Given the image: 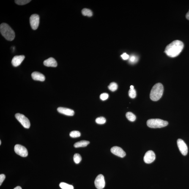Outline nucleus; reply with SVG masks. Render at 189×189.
I'll use <instances>...</instances> for the list:
<instances>
[{"label": "nucleus", "mask_w": 189, "mask_h": 189, "mask_svg": "<svg viewBox=\"0 0 189 189\" xmlns=\"http://www.w3.org/2000/svg\"><path fill=\"white\" fill-rule=\"evenodd\" d=\"M184 47V44L182 41L174 40L167 46L165 48V52L170 57H176L179 56Z\"/></svg>", "instance_id": "obj_1"}, {"label": "nucleus", "mask_w": 189, "mask_h": 189, "mask_svg": "<svg viewBox=\"0 0 189 189\" xmlns=\"http://www.w3.org/2000/svg\"><path fill=\"white\" fill-rule=\"evenodd\" d=\"M69 135L71 137L77 138L81 136V133L78 131H73L70 132Z\"/></svg>", "instance_id": "obj_23"}, {"label": "nucleus", "mask_w": 189, "mask_h": 189, "mask_svg": "<svg viewBox=\"0 0 189 189\" xmlns=\"http://www.w3.org/2000/svg\"><path fill=\"white\" fill-rule=\"evenodd\" d=\"M126 116L127 119L129 120V121H131V122H134L136 119V116L133 113L131 112H127L126 113Z\"/></svg>", "instance_id": "obj_17"}, {"label": "nucleus", "mask_w": 189, "mask_h": 189, "mask_svg": "<svg viewBox=\"0 0 189 189\" xmlns=\"http://www.w3.org/2000/svg\"><path fill=\"white\" fill-rule=\"evenodd\" d=\"M0 31L2 35L6 40L12 41L15 37V32L6 23H1L0 25Z\"/></svg>", "instance_id": "obj_2"}, {"label": "nucleus", "mask_w": 189, "mask_h": 189, "mask_svg": "<svg viewBox=\"0 0 189 189\" xmlns=\"http://www.w3.org/2000/svg\"><path fill=\"white\" fill-rule=\"evenodd\" d=\"M14 189H22V188L21 187L18 186H17L15 187V188H14Z\"/></svg>", "instance_id": "obj_31"}, {"label": "nucleus", "mask_w": 189, "mask_h": 189, "mask_svg": "<svg viewBox=\"0 0 189 189\" xmlns=\"http://www.w3.org/2000/svg\"><path fill=\"white\" fill-rule=\"evenodd\" d=\"M121 56L124 60L129 59V57H130L129 56V55L125 53L121 55Z\"/></svg>", "instance_id": "obj_29"}, {"label": "nucleus", "mask_w": 189, "mask_h": 189, "mask_svg": "<svg viewBox=\"0 0 189 189\" xmlns=\"http://www.w3.org/2000/svg\"><path fill=\"white\" fill-rule=\"evenodd\" d=\"M44 65L47 67H56L57 66L58 64L54 58H50L48 59L45 60L44 62Z\"/></svg>", "instance_id": "obj_14"}, {"label": "nucleus", "mask_w": 189, "mask_h": 189, "mask_svg": "<svg viewBox=\"0 0 189 189\" xmlns=\"http://www.w3.org/2000/svg\"><path fill=\"white\" fill-rule=\"evenodd\" d=\"M155 159V155L153 151L151 150L146 152L144 156V160L146 164H150L154 162Z\"/></svg>", "instance_id": "obj_10"}, {"label": "nucleus", "mask_w": 189, "mask_h": 189, "mask_svg": "<svg viewBox=\"0 0 189 189\" xmlns=\"http://www.w3.org/2000/svg\"><path fill=\"white\" fill-rule=\"evenodd\" d=\"M147 124L148 127L151 128H160L166 127L168 122L160 119H151L148 120Z\"/></svg>", "instance_id": "obj_4"}, {"label": "nucleus", "mask_w": 189, "mask_h": 189, "mask_svg": "<svg viewBox=\"0 0 189 189\" xmlns=\"http://www.w3.org/2000/svg\"><path fill=\"white\" fill-rule=\"evenodd\" d=\"M129 96L132 99H134L136 97V91L134 89H130L129 91Z\"/></svg>", "instance_id": "obj_26"}, {"label": "nucleus", "mask_w": 189, "mask_h": 189, "mask_svg": "<svg viewBox=\"0 0 189 189\" xmlns=\"http://www.w3.org/2000/svg\"><path fill=\"white\" fill-rule=\"evenodd\" d=\"M111 151L112 153L120 157L123 158L126 155L125 151L122 148L118 146H114L112 147Z\"/></svg>", "instance_id": "obj_11"}, {"label": "nucleus", "mask_w": 189, "mask_h": 189, "mask_svg": "<svg viewBox=\"0 0 189 189\" xmlns=\"http://www.w3.org/2000/svg\"><path fill=\"white\" fill-rule=\"evenodd\" d=\"M178 147L183 155L185 156L188 153V147L183 140L180 139H178L177 141Z\"/></svg>", "instance_id": "obj_9"}, {"label": "nucleus", "mask_w": 189, "mask_h": 189, "mask_svg": "<svg viewBox=\"0 0 189 189\" xmlns=\"http://www.w3.org/2000/svg\"><path fill=\"white\" fill-rule=\"evenodd\" d=\"M82 14L83 15L91 17L92 15V12L90 9H84L82 11Z\"/></svg>", "instance_id": "obj_19"}, {"label": "nucleus", "mask_w": 189, "mask_h": 189, "mask_svg": "<svg viewBox=\"0 0 189 189\" xmlns=\"http://www.w3.org/2000/svg\"><path fill=\"white\" fill-rule=\"evenodd\" d=\"M94 185L98 189H102L105 186V178L102 174L98 176L94 181Z\"/></svg>", "instance_id": "obj_8"}, {"label": "nucleus", "mask_w": 189, "mask_h": 189, "mask_svg": "<svg viewBox=\"0 0 189 189\" xmlns=\"http://www.w3.org/2000/svg\"><path fill=\"white\" fill-rule=\"evenodd\" d=\"M5 178V176L4 174L0 175V186H1L2 183Z\"/></svg>", "instance_id": "obj_28"}, {"label": "nucleus", "mask_w": 189, "mask_h": 189, "mask_svg": "<svg viewBox=\"0 0 189 189\" xmlns=\"http://www.w3.org/2000/svg\"><path fill=\"white\" fill-rule=\"evenodd\" d=\"M25 56L23 55L14 56L12 60V64L14 67L19 66L25 59Z\"/></svg>", "instance_id": "obj_13"}, {"label": "nucleus", "mask_w": 189, "mask_h": 189, "mask_svg": "<svg viewBox=\"0 0 189 189\" xmlns=\"http://www.w3.org/2000/svg\"><path fill=\"white\" fill-rule=\"evenodd\" d=\"M95 121L98 124H103L105 123L106 120L105 117H101L97 118L96 119Z\"/></svg>", "instance_id": "obj_24"}, {"label": "nucleus", "mask_w": 189, "mask_h": 189, "mask_svg": "<svg viewBox=\"0 0 189 189\" xmlns=\"http://www.w3.org/2000/svg\"><path fill=\"white\" fill-rule=\"evenodd\" d=\"M164 92V86L162 83H159L154 85L151 90L150 98L154 101L160 100L162 97Z\"/></svg>", "instance_id": "obj_3"}, {"label": "nucleus", "mask_w": 189, "mask_h": 189, "mask_svg": "<svg viewBox=\"0 0 189 189\" xmlns=\"http://www.w3.org/2000/svg\"><path fill=\"white\" fill-rule=\"evenodd\" d=\"M186 18L187 19L189 20V10L188 11V12L187 13L186 15Z\"/></svg>", "instance_id": "obj_30"}, {"label": "nucleus", "mask_w": 189, "mask_h": 189, "mask_svg": "<svg viewBox=\"0 0 189 189\" xmlns=\"http://www.w3.org/2000/svg\"><path fill=\"white\" fill-rule=\"evenodd\" d=\"M32 78L36 81H44L45 79V76L40 72H34L32 74Z\"/></svg>", "instance_id": "obj_15"}, {"label": "nucleus", "mask_w": 189, "mask_h": 189, "mask_svg": "<svg viewBox=\"0 0 189 189\" xmlns=\"http://www.w3.org/2000/svg\"><path fill=\"white\" fill-rule=\"evenodd\" d=\"M109 94L106 93H104L102 94L100 96V98L101 100L105 101L107 100L108 98Z\"/></svg>", "instance_id": "obj_27"}, {"label": "nucleus", "mask_w": 189, "mask_h": 189, "mask_svg": "<svg viewBox=\"0 0 189 189\" xmlns=\"http://www.w3.org/2000/svg\"><path fill=\"white\" fill-rule=\"evenodd\" d=\"M109 89L110 90L112 91H115L117 89L118 85L115 82H112L110 83L109 86H108Z\"/></svg>", "instance_id": "obj_21"}, {"label": "nucleus", "mask_w": 189, "mask_h": 189, "mask_svg": "<svg viewBox=\"0 0 189 189\" xmlns=\"http://www.w3.org/2000/svg\"><path fill=\"white\" fill-rule=\"evenodd\" d=\"M129 62L132 64H135L138 60V58L135 55H132L129 57Z\"/></svg>", "instance_id": "obj_25"}, {"label": "nucleus", "mask_w": 189, "mask_h": 189, "mask_svg": "<svg viewBox=\"0 0 189 189\" xmlns=\"http://www.w3.org/2000/svg\"><path fill=\"white\" fill-rule=\"evenodd\" d=\"M57 110L58 112L66 115L73 116L74 115V110L70 109L60 107L57 109Z\"/></svg>", "instance_id": "obj_12"}, {"label": "nucleus", "mask_w": 189, "mask_h": 189, "mask_svg": "<svg viewBox=\"0 0 189 189\" xmlns=\"http://www.w3.org/2000/svg\"><path fill=\"white\" fill-rule=\"evenodd\" d=\"M15 117L25 128L28 129L30 127L29 120L24 115L17 113L15 115Z\"/></svg>", "instance_id": "obj_5"}, {"label": "nucleus", "mask_w": 189, "mask_h": 189, "mask_svg": "<svg viewBox=\"0 0 189 189\" xmlns=\"http://www.w3.org/2000/svg\"><path fill=\"white\" fill-rule=\"evenodd\" d=\"M40 17L37 14L32 15L30 17L29 21L31 26L34 30L37 29L38 27L39 24Z\"/></svg>", "instance_id": "obj_7"}, {"label": "nucleus", "mask_w": 189, "mask_h": 189, "mask_svg": "<svg viewBox=\"0 0 189 189\" xmlns=\"http://www.w3.org/2000/svg\"><path fill=\"white\" fill-rule=\"evenodd\" d=\"M14 150L15 152L18 155L22 157L27 156L28 152L26 148L21 145L17 144L15 145Z\"/></svg>", "instance_id": "obj_6"}, {"label": "nucleus", "mask_w": 189, "mask_h": 189, "mask_svg": "<svg viewBox=\"0 0 189 189\" xmlns=\"http://www.w3.org/2000/svg\"><path fill=\"white\" fill-rule=\"evenodd\" d=\"M90 143L89 141H82L76 143L74 144V147L75 148L85 147L87 146Z\"/></svg>", "instance_id": "obj_16"}, {"label": "nucleus", "mask_w": 189, "mask_h": 189, "mask_svg": "<svg viewBox=\"0 0 189 189\" xmlns=\"http://www.w3.org/2000/svg\"><path fill=\"white\" fill-rule=\"evenodd\" d=\"M1 141H0V145H1Z\"/></svg>", "instance_id": "obj_33"}, {"label": "nucleus", "mask_w": 189, "mask_h": 189, "mask_svg": "<svg viewBox=\"0 0 189 189\" xmlns=\"http://www.w3.org/2000/svg\"><path fill=\"white\" fill-rule=\"evenodd\" d=\"M31 1V0H16L15 2L18 5H23L28 4Z\"/></svg>", "instance_id": "obj_22"}, {"label": "nucleus", "mask_w": 189, "mask_h": 189, "mask_svg": "<svg viewBox=\"0 0 189 189\" xmlns=\"http://www.w3.org/2000/svg\"><path fill=\"white\" fill-rule=\"evenodd\" d=\"M73 159L75 163L76 164H78L81 162L82 160V157L80 154L76 153L74 155Z\"/></svg>", "instance_id": "obj_20"}, {"label": "nucleus", "mask_w": 189, "mask_h": 189, "mask_svg": "<svg viewBox=\"0 0 189 189\" xmlns=\"http://www.w3.org/2000/svg\"><path fill=\"white\" fill-rule=\"evenodd\" d=\"M60 187L62 189H74V187L72 185L64 182H61L59 185Z\"/></svg>", "instance_id": "obj_18"}, {"label": "nucleus", "mask_w": 189, "mask_h": 189, "mask_svg": "<svg viewBox=\"0 0 189 189\" xmlns=\"http://www.w3.org/2000/svg\"><path fill=\"white\" fill-rule=\"evenodd\" d=\"M130 87V89H134V86H131Z\"/></svg>", "instance_id": "obj_32"}]
</instances>
